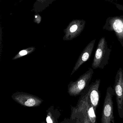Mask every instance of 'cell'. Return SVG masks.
Returning a JSON list of instances; mask_svg holds the SVG:
<instances>
[{
  "label": "cell",
  "mask_w": 123,
  "mask_h": 123,
  "mask_svg": "<svg viewBox=\"0 0 123 123\" xmlns=\"http://www.w3.org/2000/svg\"><path fill=\"white\" fill-rule=\"evenodd\" d=\"M89 87L83 92L76 107L86 113L91 123H97V112L90 100L88 95Z\"/></svg>",
  "instance_id": "3"
},
{
  "label": "cell",
  "mask_w": 123,
  "mask_h": 123,
  "mask_svg": "<svg viewBox=\"0 0 123 123\" xmlns=\"http://www.w3.org/2000/svg\"><path fill=\"white\" fill-rule=\"evenodd\" d=\"M19 55H24L27 54V52L25 50H23L21 51L19 53Z\"/></svg>",
  "instance_id": "11"
},
{
  "label": "cell",
  "mask_w": 123,
  "mask_h": 123,
  "mask_svg": "<svg viewBox=\"0 0 123 123\" xmlns=\"http://www.w3.org/2000/svg\"><path fill=\"white\" fill-rule=\"evenodd\" d=\"M116 96L118 115L121 118H123V69L120 68L117 72L114 86Z\"/></svg>",
  "instance_id": "4"
},
{
  "label": "cell",
  "mask_w": 123,
  "mask_h": 123,
  "mask_svg": "<svg viewBox=\"0 0 123 123\" xmlns=\"http://www.w3.org/2000/svg\"><path fill=\"white\" fill-rule=\"evenodd\" d=\"M94 73L93 69L90 68L74 84V85L70 90V94L73 96L80 94L84 90H85L89 86L90 82L91 80Z\"/></svg>",
  "instance_id": "5"
},
{
  "label": "cell",
  "mask_w": 123,
  "mask_h": 123,
  "mask_svg": "<svg viewBox=\"0 0 123 123\" xmlns=\"http://www.w3.org/2000/svg\"><path fill=\"white\" fill-rule=\"evenodd\" d=\"M46 123H58V119L60 116V111L53 106H51L46 111Z\"/></svg>",
  "instance_id": "10"
},
{
  "label": "cell",
  "mask_w": 123,
  "mask_h": 123,
  "mask_svg": "<svg viewBox=\"0 0 123 123\" xmlns=\"http://www.w3.org/2000/svg\"><path fill=\"white\" fill-rule=\"evenodd\" d=\"M45 123V122H44V121H43V122H42V123Z\"/></svg>",
  "instance_id": "12"
},
{
  "label": "cell",
  "mask_w": 123,
  "mask_h": 123,
  "mask_svg": "<svg viewBox=\"0 0 123 123\" xmlns=\"http://www.w3.org/2000/svg\"><path fill=\"white\" fill-rule=\"evenodd\" d=\"M13 99L21 105L28 107H38L43 102L41 99L27 95H17L14 96Z\"/></svg>",
  "instance_id": "8"
},
{
  "label": "cell",
  "mask_w": 123,
  "mask_h": 123,
  "mask_svg": "<svg viewBox=\"0 0 123 123\" xmlns=\"http://www.w3.org/2000/svg\"><path fill=\"white\" fill-rule=\"evenodd\" d=\"M112 49L108 47L105 37L101 38L98 43L93 59L92 68L103 69L109 63L110 55Z\"/></svg>",
  "instance_id": "1"
},
{
  "label": "cell",
  "mask_w": 123,
  "mask_h": 123,
  "mask_svg": "<svg viewBox=\"0 0 123 123\" xmlns=\"http://www.w3.org/2000/svg\"><path fill=\"white\" fill-rule=\"evenodd\" d=\"M115 95V90L111 86L108 87L104 100L101 123H114L113 98Z\"/></svg>",
  "instance_id": "2"
},
{
  "label": "cell",
  "mask_w": 123,
  "mask_h": 123,
  "mask_svg": "<svg viewBox=\"0 0 123 123\" xmlns=\"http://www.w3.org/2000/svg\"><path fill=\"white\" fill-rule=\"evenodd\" d=\"M103 29L115 32L117 39L123 47V19L116 17L108 21Z\"/></svg>",
  "instance_id": "6"
},
{
  "label": "cell",
  "mask_w": 123,
  "mask_h": 123,
  "mask_svg": "<svg viewBox=\"0 0 123 123\" xmlns=\"http://www.w3.org/2000/svg\"><path fill=\"white\" fill-rule=\"evenodd\" d=\"M96 40V39H95L91 41L84 48L77 64L76 68V69L90 58L94 47Z\"/></svg>",
  "instance_id": "9"
},
{
  "label": "cell",
  "mask_w": 123,
  "mask_h": 123,
  "mask_svg": "<svg viewBox=\"0 0 123 123\" xmlns=\"http://www.w3.org/2000/svg\"><path fill=\"white\" fill-rule=\"evenodd\" d=\"M100 82V79L96 80L94 82L90 85L88 89V95L90 100L96 112L100 100V94L99 89Z\"/></svg>",
  "instance_id": "7"
}]
</instances>
